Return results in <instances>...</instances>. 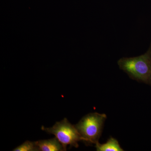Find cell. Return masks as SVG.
Instances as JSON below:
<instances>
[{
  "instance_id": "obj_4",
  "label": "cell",
  "mask_w": 151,
  "mask_h": 151,
  "mask_svg": "<svg viewBox=\"0 0 151 151\" xmlns=\"http://www.w3.org/2000/svg\"><path fill=\"white\" fill-rule=\"evenodd\" d=\"M39 151H65L64 147L56 137L35 142Z\"/></svg>"
},
{
  "instance_id": "obj_2",
  "label": "cell",
  "mask_w": 151,
  "mask_h": 151,
  "mask_svg": "<svg viewBox=\"0 0 151 151\" xmlns=\"http://www.w3.org/2000/svg\"><path fill=\"white\" fill-rule=\"evenodd\" d=\"M106 119L105 114L97 113H89L83 117L75 125L81 141L86 145H95L98 142Z\"/></svg>"
},
{
  "instance_id": "obj_5",
  "label": "cell",
  "mask_w": 151,
  "mask_h": 151,
  "mask_svg": "<svg viewBox=\"0 0 151 151\" xmlns=\"http://www.w3.org/2000/svg\"><path fill=\"white\" fill-rule=\"evenodd\" d=\"M95 147L97 151H123L119 142L116 139L112 137L109 138L105 144H100L97 142L95 144Z\"/></svg>"
},
{
  "instance_id": "obj_1",
  "label": "cell",
  "mask_w": 151,
  "mask_h": 151,
  "mask_svg": "<svg viewBox=\"0 0 151 151\" xmlns=\"http://www.w3.org/2000/svg\"><path fill=\"white\" fill-rule=\"evenodd\" d=\"M119 68L130 78L151 86V42L145 54L132 58H122L118 61Z\"/></svg>"
},
{
  "instance_id": "obj_6",
  "label": "cell",
  "mask_w": 151,
  "mask_h": 151,
  "mask_svg": "<svg viewBox=\"0 0 151 151\" xmlns=\"http://www.w3.org/2000/svg\"><path fill=\"white\" fill-rule=\"evenodd\" d=\"M14 151H38V147L36 142L27 141L13 150Z\"/></svg>"
},
{
  "instance_id": "obj_3",
  "label": "cell",
  "mask_w": 151,
  "mask_h": 151,
  "mask_svg": "<svg viewBox=\"0 0 151 151\" xmlns=\"http://www.w3.org/2000/svg\"><path fill=\"white\" fill-rule=\"evenodd\" d=\"M42 129L48 134L55 135L63 146L65 151L68 145L78 147V142L81 141V136L75 125H72L66 119L56 122L50 128L42 127Z\"/></svg>"
}]
</instances>
